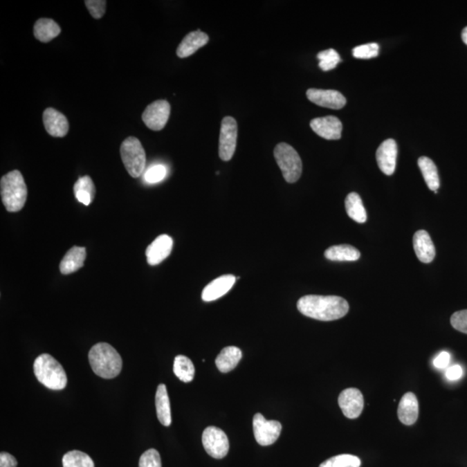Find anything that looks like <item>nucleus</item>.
Wrapping results in <instances>:
<instances>
[{"mask_svg": "<svg viewBox=\"0 0 467 467\" xmlns=\"http://www.w3.org/2000/svg\"><path fill=\"white\" fill-rule=\"evenodd\" d=\"M297 308L308 318L332 321L339 320L348 313L349 304L338 296L306 295L297 301Z\"/></svg>", "mask_w": 467, "mask_h": 467, "instance_id": "obj_1", "label": "nucleus"}, {"mask_svg": "<svg viewBox=\"0 0 467 467\" xmlns=\"http://www.w3.org/2000/svg\"><path fill=\"white\" fill-rule=\"evenodd\" d=\"M90 366L97 376L104 379H113L122 369V359L116 349L107 342H98L89 353Z\"/></svg>", "mask_w": 467, "mask_h": 467, "instance_id": "obj_2", "label": "nucleus"}, {"mask_svg": "<svg viewBox=\"0 0 467 467\" xmlns=\"http://www.w3.org/2000/svg\"><path fill=\"white\" fill-rule=\"evenodd\" d=\"M35 376L48 389L62 390L67 386L68 378L64 367L50 354H42L35 360Z\"/></svg>", "mask_w": 467, "mask_h": 467, "instance_id": "obj_3", "label": "nucleus"}, {"mask_svg": "<svg viewBox=\"0 0 467 467\" xmlns=\"http://www.w3.org/2000/svg\"><path fill=\"white\" fill-rule=\"evenodd\" d=\"M1 199L6 209L10 212H17L23 209L27 199V187L19 171L7 173L0 181Z\"/></svg>", "mask_w": 467, "mask_h": 467, "instance_id": "obj_4", "label": "nucleus"}, {"mask_svg": "<svg viewBox=\"0 0 467 467\" xmlns=\"http://www.w3.org/2000/svg\"><path fill=\"white\" fill-rule=\"evenodd\" d=\"M273 155L286 181L289 183L297 182L302 174L303 165L295 149L282 142L276 145Z\"/></svg>", "mask_w": 467, "mask_h": 467, "instance_id": "obj_5", "label": "nucleus"}, {"mask_svg": "<svg viewBox=\"0 0 467 467\" xmlns=\"http://www.w3.org/2000/svg\"><path fill=\"white\" fill-rule=\"evenodd\" d=\"M120 156L125 167L133 178H138L143 173L147 157L140 141L135 137H128L120 145Z\"/></svg>", "mask_w": 467, "mask_h": 467, "instance_id": "obj_6", "label": "nucleus"}, {"mask_svg": "<svg viewBox=\"0 0 467 467\" xmlns=\"http://www.w3.org/2000/svg\"><path fill=\"white\" fill-rule=\"evenodd\" d=\"M238 127L233 117L227 116L221 121L219 138V157L230 161L237 149Z\"/></svg>", "mask_w": 467, "mask_h": 467, "instance_id": "obj_7", "label": "nucleus"}, {"mask_svg": "<svg viewBox=\"0 0 467 467\" xmlns=\"http://www.w3.org/2000/svg\"><path fill=\"white\" fill-rule=\"evenodd\" d=\"M202 441L208 455L213 458L223 459L228 455L230 443L221 429L213 425L206 428L203 432Z\"/></svg>", "mask_w": 467, "mask_h": 467, "instance_id": "obj_8", "label": "nucleus"}, {"mask_svg": "<svg viewBox=\"0 0 467 467\" xmlns=\"http://www.w3.org/2000/svg\"><path fill=\"white\" fill-rule=\"evenodd\" d=\"M253 429L256 441L261 446L273 444L280 437L282 425L278 421L266 420L262 414H256L253 419Z\"/></svg>", "mask_w": 467, "mask_h": 467, "instance_id": "obj_9", "label": "nucleus"}, {"mask_svg": "<svg viewBox=\"0 0 467 467\" xmlns=\"http://www.w3.org/2000/svg\"><path fill=\"white\" fill-rule=\"evenodd\" d=\"M170 113L171 106L167 100H158L147 106L142 114V120L151 130L161 131L167 123Z\"/></svg>", "mask_w": 467, "mask_h": 467, "instance_id": "obj_10", "label": "nucleus"}, {"mask_svg": "<svg viewBox=\"0 0 467 467\" xmlns=\"http://www.w3.org/2000/svg\"><path fill=\"white\" fill-rule=\"evenodd\" d=\"M338 405L345 417L356 419L362 414L365 400L361 391L355 387H349L339 394Z\"/></svg>", "mask_w": 467, "mask_h": 467, "instance_id": "obj_11", "label": "nucleus"}, {"mask_svg": "<svg viewBox=\"0 0 467 467\" xmlns=\"http://www.w3.org/2000/svg\"><path fill=\"white\" fill-rule=\"evenodd\" d=\"M306 96L316 105L331 109H341L346 104L345 97L336 90L310 89L307 90Z\"/></svg>", "mask_w": 467, "mask_h": 467, "instance_id": "obj_12", "label": "nucleus"}, {"mask_svg": "<svg viewBox=\"0 0 467 467\" xmlns=\"http://www.w3.org/2000/svg\"><path fill=\"white\" fill-rule=\"evenodd\" d=\"M310 126L318 136L329 140H337L341 138L342 125L335 116L316 118L311 121Z\"/></svg>", "mask_w": 467, "mask_h": 467, "instance_id": "obj_13", "label": "nucleus"}, {"mask_svg": "<svg viewBox=\"0 0 467 467\" xmlns=\"http://www.w3.org/2000/svg\"><path fill=\"white\" fill-rule=\"evenodd\" d=\"M397 154L396 142L392 138L383 141L377 149V165L384 174L391 176L396 171Z\"/></svg>", "mask_w": 467, "mask_h": 467, "instance_id": "obj_14", "label": "nucleus"}, {"mask_svg": "<svg viewBox=\"0 0 467 467\" xmlns=\"http://www.w3.org/2000/svg\"><path fill=\"white\" fill-rule=\"evenodd\" d=\"M173 246L172 237L167 235H159L148 246L145 255L148 264L155 266L161 263L171 255Z\"/></svg>", "mask_w": 467, "mask_h": 467, "instance_id": "obj_15", "label": "nucleus"}, {"mask_svg": "<svg viewBox=\"0 0 467 467\" xmlns=\"http://www.w3.org/2000/svg\"><path fill=\"white\" fill-rule=\"evenodd\" d=\"M43 120L45 129L53 137H64L68 131L67 118L57 110L47 109L44 112Z\"/></svg>", "mask_w": 467, "mask_h": 467, "instance_id": "obj_16", "label": "nucleus"}, {"mask_svg": "<svg viewBox=\"0 0 467 467\" xmlns=\"http://www.w3.org/2000/svg\"><path fill=\"white\" fill-rule=\"evenodd\" d=\"M237 282L234 275H228L219 277L212 280L209 285L204 287L202 293V299L205 302L217 300L223 297L230 291Z\"/></svg>", "mask_w": 467, "mask_h": 467, "instance_id": "obj_17", "label": "nucleus"}, {"mask_svg": "<svg viewBox=\"0 0 467 467\" xmlns=\"http://www.w3.org/2000/svg\"><path fill=\"white\" fill-rule=\"evenodd\" d=\"M413 244L419 261L423 263L434 261L436 255L435 247L427 231L418 230L414 235Z\"/></svg>", "mask_w": 467, "mask_h": 467, "instance_id": "obj_18", "label": "nucleus"}, {"mask_svg": "<svg viewBox=\"0 0 467 467\" xmlns=\"http://www.w3.org/2000/svg\"><path fill=\"white\" fill-rule=\"evenodd\" d=\"M209 36L201 30L192 31L183 37L181 44L176 48V55L180 58H185L195 53L200 48L209 42Z\"/></svg>", "mask_w": 467, "mask_h": 467, "instance_id": "obj_19", "label": "nucleus"}, {"mask_svg": "<svg viewBox=\"0 0 467 467\" xmlns=\"http://www.w3.org/2000/svg\"><path fill=\"white\" fill-rule=\"evenodd\" d=\"M419 415V403L414 393L408 392L401 398L398 407V418L401 423L411 425L416 422Z\"/></svg>", "mask_w": 467, "mask_h": 467, "instance_id": "obj_20", "label": "nucleus"}, {"mask_svg": "<svg viewBox=\"0 0 467 467\" xmlns=\"http://www.w3.org/2000/svg\"><path fill=\"white\" fill-rule=\"evenodd\" d=\"M156 411L158 421L165 427L172 424L171 404L165 384H159L155 396Z\"/></svg>", "mask_w": 467, "mask_h": 467, "instance_id": "obj_21", "label": "nucleus"}, {"mask_svg": "<svg viewBox=\"0 0 467 467\" xmlns=\"http://www.w3.org/2000/svg\"><path fill=\"white\" fill-rule=\"evenodd\" d=\"M86 259V249L82 247H73L69 249L64 259H62L60 270L62 275L77 271L82 268Z\"/></svg>", "mask_w": 467, "mask_h": 467, "instance_id": "obj_22", "label": "nucleus"}, {"mask_svg": "<svg viewBox=\"0 0 467 467\" xmlns=\"http://www.w3.org/2000/svg\"><path fill=\"white\" fill-rule=\"evenodd\" d=\"M242 353L240 349L235 346H228L221 349L220 354L216 359L217 369L221 373H228L233 370L241 361Z\"/></svg>", "mask_w": 467, "mask_h": 467, "instance_id": "obj_23", "label": "nucleus"}, {"mask_svg": "<svg viewBox=\"0 0 467 467\" xmlns=\"http://www.w3.org/2000/svg\"><path fill=\"white\" fill-rule=\"evenodd\" d=\"M325 258L332 262H356L361 254L351 245L331 246L324 252Z\"/></svg>", "mask_w": 467, "mask_h": 467, "instance_id": "obj_24", "label": "nucleus"}, {"mask_svg": "<svg viewBox=\"0 0 467 467\" xmlns=\"http://www.w3.org/2000/svg\"><path fill=\"white\" fill-rule=\"evenodd\" d=\"M61 33V28L57 23L50 19H38L34 26V36L43 43L54 39Z\"/></svg>", "mask_w": 467, "mask_h": 467, "instance_id": "obj_25", "label": "nucleus"}, {"mask_svg": "<svg viewBox=\"0 0 467 467\" xmlns=\"http://www.w3.org/2000/svg\"><path fill=\"white\" fill-rule=\"evenodd\" d=\"M345 210L348 216L356 223H363L367 221V213L361 197L358 193H349L345 199Z\"/></svg>", "mask_w": 467, "mask_h": 467, "instance_id": "obj_26", "label": "nucleus"}, {"mask_svg": "<svg viewBox=\"0 0 467 467\" xmlns=\"http://www.w3.org/2000/svg\"><path fill=\"white\" fill-rule=\"evenodd\" d=\"M418 165L428 188L437 193L439 188V178L438 170L434 161L428 157H421L418 159Z\"/></svg>", "mask_w": 467, "mask_h": 467, "instance_id": "obj_27", "label": "nucleus"}, {"mask_svg": "<svg viewBox=\"0 0 467 467\" xmlns=\"http://www.w3.org/2000/svg\"><path fill=\"white\" fill-rule=\"evenodd\" d=\"M74 192L76 199L80 203L89 206L95 197V188L91 178L89 176H82L75 183Z\"/></svg>", "mask_w": 467, "mask_h": 467, "instance_id": "obj_28", "label": "nucleus"}, {"mask_svg": "<svg viewBox=\"0 0 467 467\" xmlns=\"http://www.w3.org/2000/svg\"><path fill=\"white\" fill-rule=\"evenodd\" d=\"M173 372L182 382L190 383L195 376V367L189 358L178 355L176 356L174 363H173Z\"/></svg>", "mask_w": 467, "mask_h": 467, "instance_id": "obj_29", "label": "nucleus"}, {"mask_svg": "<svg viewBox=\"0 0 467 467\" xmlns=\"http://www.w3.org/2000/svg\"><path fill=\"white\" fill-rule=\"evenodd\" d=\"M64 467H95L93 459L86 453L77 451H71L62 458Z\"/></svg>", "mask_w": 467, "mask_h": 467, "instance_id": "obj_30", "label": "nucleus"}, {"mask_svg": "<svg viewBox=\"0 0 467 467\" xmlns=\"http://www.w3.org/2000/svg\"><path fill=\"white\" fill-rule=\"evenodd\" d=\"M361 460L355 455H340L325 460L320 467H360Z\"/></svg>", "mask_w": 467, "mask_h": 467, "instance_id": "obj_31", "label": "nucleus"}, {"mask_svg": "<svg viewBox=\"0 0 467 467\" xmlns=\"http://www.w3.org/2000/svg\"><path fill=\"white\" fill-rule=\"evenodd\" d=\"M317 57L320 61L318 66L324 71H331L341 62L340 55L333 48L320 52Z\"/></svg>", "mask_w": 467, "mask_h": 467, "instance_id": "obj_32", "label": "nucleus"}, {"mask_svg": "<svg viewBox=\"0 0 467 467\" xmlns=\"http://www.w3.org/2000/svg\"><path fill=\"white\" fill-rule=\"evenodd\" d=\"M352 54L354 57L359 59L376 57L379 54V45L377 44L359 45V46L353 48Z\"/></svg>", "mask_w": 467, "mask_h": 467, "instance_id": "obj_33", "label": "nucleus"}, {"mask_svg": "<svg viewBox=\"0 0 467 467\" xmlns=\"http://www.w3.org/2000/svg\"><path fill=\"white\" fill-rule=\"evenodd\" d=\"M140 467H162L161 458L156 449H149L141 455Z\"/></svg>", "mask_w": 467, "mask_h": 467, "instance_id": "obj_34", "label": "nucleus"}, {"mask_svg": "<svg viewBox=\"0 0 467 467\" xmlns=\"http://www.w3.org/2000/svg\"><path fill=\"white\" fill-rule=\"evenodd\" d=\"M166 176V168L164 165H154L145 174V179L149 183H156L162 181Z\"/></svg>", "mask_w": 467, "mask_h": 467, "instance_id": "obj_35", "label": "nucleus"}, {"mask_svg": "<svg viewBox=\"0 0 467 467\" xmlns=\"http://www.w3.org/2000/svg\"><path fill=\"white\" fill-rule=\"evenodd\" d=\"M85 5L93 19H102L105 14L107 6L105 0H88L85 1Z\"/></svg>", "mask_w": 467, "mask_h": 467, "instance_id": "obj_36", "label": "nucleus"}, {"mask_svg": "<svg viewBox=\"0 0 467 467\" xmlns=\"http://www.w3.org/2000/svg\"><path fill=\"white\" fill-rule=\"evenodd\" d=\"M452 327L457 331L467 334V310L456 311L451 317Z\"/></svg>", "mask_w": 467, "mask_h": 467, "instance_id": "obj_37", "label": "nucleus"}, {"mask_svg": "<svg viewBox=\"0 0 467 467\" xmlns=\"http://www.w3.org/2000/svg\"><path fill=\"white\" fill-rule=\"evenodd\" d=\"M450 361H451V355L448 351H441L436 356L434 365L436 368L445 369L448 366Z\"/></svg>", "mask_w": 467, "mask_h": 467, "instance_id": "obj_38", "label": "nucleus"}, {"mask_svg": "<svg viewBox=\"0 0 467 467\" xmlns=\"http://www.w3.org/2000/svg\"><path fill=\"white\" fill-rule=\"evenodd\" d=\"M463 376L462 367L456 365L450 367L446 372V376L450 381H456L461 378Z\"/></svg>", "mask_w": 467, "mask_h": 467, "instance_id": "obj_39", "label": "nucleus"}, {"mask_svg": "<svg viewBox=\"0 0 467 467\" xmlns=\"http://www.w3.org/2000/svg\"><path fill=\"white\" fill-rule=\"evenodd\" d=\"M17 461L15 457L8 452L0 453V467H17Z\"/></svg>", "mask_w": 467, "mask_h": 467, "instance_id": "obj_40", "label": "nucleus"}, {"mask_svg": "<svg viewBox=\"0 0 467 467\" xmlns=\"http://www.w3.org/2000/svg\"><path fill=\"white\" fill-rule=\"evenodd\" d=\"M461 37L464 43L467 45V27L462 30Z\"/></svg>", "mask_w": 467, "mask_h": 467, "instance_id": "obj_41", "label": "nucleus"}]
</instances>
